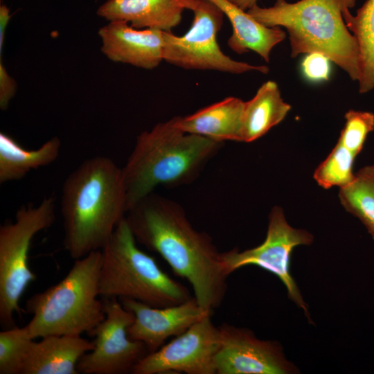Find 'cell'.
<instances>
[{
    "label": "cell",
    "mask_w": 374,
    "mask_h": 374,
    "mask_svg": "<svg viewBox=\"0 0 374 374\" xmlns=\"http://www.w3.org/2000/svg\"><path fill=\"white\" fill-rule=\"evenodd\" d=\"M17 91V83L9 75L1 59L0 62V108L6 110Z\"/></svg>",
    "instance_id": "cell-27"
},
{
    "label": "cell",
    "mask_w": 374,
    "mask_h": 374,
    "mask_svg": "<svg viewBox=\"0 0 374 374\" xmlns=\"http://www.w3.org/2000/svg\"><path fill=\"white\" fill-rule=\"evenodd\" d=\"M214 363L216 374H296L276 341L257 338L251 330L222 323Z\"/></svg>",
    "instance_id": "cell-12"
},
{
    "label": "cell",
    "mask_w": 374,
    "mask_h": 374,
    "mask_svg": "<svg viewBox=\"0 0 374 374\" xmlns=\"http://www.w3.org/2000/svg\"><path fill=\"white\" fill-rule=\"evenodd\" d=\"M101 265V250L92 251L75 260L57 283L26 301V312L33 317L26 326L34 339L89 334L104 320V303L98 298Z\"/></svg>",
    "instance_id": "cell-5"
},
{
    "label": "cell",
    "mask_w": 374,
    "mask_h": 374,
    "mask_svg": "<svg viewBox=\"0 0 374 374\" xmlns=\"http://www.w3.org/2000/svg\"><path fill=\"white\" fill-rule=\"evenodd\" d=\"M183 5L185 6V8L192 10L195 7L199 0H179Z\"/></svg>",
    "instance_id": "cell-30"
},
{
    "label": "cell",
    "mask_w": 374,
    "mask_h": 374,
    "mask_svg": "<svg viewBox=\"0 0 374 374\" xmlns=\"http://www.w3.org/2000/svg\"><path fill=\"white\" fill-rule=\"evenodd\" d=\"M125 218L136 242L159 253L185 278L203 308L213 311L221 305L229 276L222 253L207 233L192 226L180 204L152 193L132 207Z\"/></svg>",
    "instance_id": "cell-1"
},
{
    "label": "cell",
    "mask_w": 374,
    "mask_h": 374,
    "mask_svg": "<svg viewBox=\"0 0 374 374\" xmlns=\"http://www.w3.org/2000/svg\"><path fill=\"white\" fill-rule=\"evenodd\" d=\"M55 220V199L49 197L37 206L21 207L14 222L0 226V323L3 329L15 326L14 316L21 310V296L37 278L28 265L32 240Z\"/></svg>",
    "instance_id": "cell-7"
},
{
    "label": "cell",
    "mask_w": 374,
    "mask_h": 374,
    "mask_svg": "<svg viewBox=\"0 0 374 374\" xmlns=\"http://www.w3.org/2000/svg\"><path fill=\"white\" fill-rule=\"evenodd\" d=\"M126 213L122 168L106 157L84 160L62 188L64 249L74 260L101 250Z\"/></svg>",
    "instance_id": "cell-2"
},
{
    "label": "cell",
    "mask_w": 374,
    "mask_h": 374,
    "mask_svg": "<svg viewBox=\"0 0 374 374\" xmlns=\"http://www.w3.org/2000/svg\"><path fill=\"white\" fill-rule=\"evenodd\" d=\"M118 299L134 316L127 330L129 337L142 341L149 353L161 347L168 338L182 334L213 312L203 308L194 296L182 303L164 308L150 306L130 299Z\"/></svg>",
    "instance_id": "cell-13"
},
{
    "label": "cell",
    "mask_w": 374,
    "mask_h": 374,
    "mask_svg": "<svg viewBox=\"0 0 374 374\" xmlns=\"http://www.w3.org/2000/svg\"><path fill=\"white\" fill-rule=\"evenodd\" d=\"M209 1L215 4L231 22L233 32L228 39L229 48L238 54L253 51L268 62L271 51L284 40L285 33L279 26L262 25L229 0Z\"/></svg>",
    "instance_id": "cell-18"
},
{
    "label": "cell",
    "mask_w": 374,
    "mask_h": 374,
    "mask_svg": "<svg viewBox=\"0 0 374 374\" xmlns=\"http://www.w3.org/2000/svg\"><path fill=\"white\" fill-rule=\"evenodd\" d=\"M136 242L125 217L101 249L100 296L130 299L157 308L178 305L193 297Z\"/></svg>",
    "instance_id": "cell-6"
},
{
    "label": "cell",
    "mask_w": 374,
    "mask_h": 374,
    "mask_svg": "<svg viewBox=\"0 0 374 374\" xmlns=\"http://www.w3.org/2000/svg\"><path fill=\"white\" fill-rule=\"evenodd\" d=\"M10 9L5 5L2 4L0 6V54L2 53L3 48L5 33L6 28L10 19Z\"/></svg>",
    "instance_id": "cell-28"
},
{
    "label": "cell",
    "mask_w": 374,
    "mask_h": 374,
    "mask_svg": "<svg viewBox=\"0 0 374 374\" xmlns=\"http://www.w3.org/2000/svg\"><path fill=\"white\" fill-rule=\"evenodd\" d=\"M345 118L338 142L357 156L362 151L368 134L374 130V114L350 109L346 113Z\"/></svg>",
    "instance_id": "cell-25"
},
{
    "label": "cell",
    "mask_w": 374,
    "mask_h": 374,
    "mask_svg": "<svg viewBox=\"0 0 374 374\" xmlns=\"http://www.w3.org/2000/svg\"><path fill=\"white\" fill-rule=\"evenodd\" d=\"M34 342L26 326L0 332V374H21L28 353Z\"/></svg>",
    "instance_id": "cell-23"
},
{
    "label": "cell",
    "mask_w": 374,
    "mask_h": 374,
    "mask_svg": "<svg viewBox=\"0 0 374 374\" xmlns=\"http://www.w3.org/2000/svg\"><path fill=\"white\" fill-rule=\"evenodd\" d=\"M350 9L343 13L348 30L355 37L360 53V93L374 89V0H366L353 15Z\"/></svg>",
    "instance_id": "cell-21"
},
{
    "label": "cell",
    "mask_w": 374,
    "mask_h": 374,
    "mask_svg": "<svg viewBox=\"0 0 374 374\" xmlns=\"http://www.w3.org/2000/svg\"><path fill=\"white\" fill-rule=\"evenodd\" d=\"M194 19L188 31L181 36L163 32V60L185 69L212 70L239 74L269 71L266 66L251 65L225 55L217 42L224 13L209 0H199L192 9Z\"/></svg>",
    "instance_id": "cell-8"
},
{
    "label": "cell",
    "mask_w": 374,
    "mask_h": 374,
    "mask_svg": "<svg viewBox=\"0 0 374 374\" xmlns=\"http://www.w3.org/2000/svg\"><path fill=\"white\" fill-rule=\"evenodd\" d=\"M94 348L80 335H48L34 341L21 374H77L81 357Z\"/></svg>",
    "instance_id": "cell-15"
},
{
    "label": "cell",
    "mask_w": 374,
    "mask_h": 374,
    "mask_svg": "<svg viewBox=\"0 0 374 374\" xmlns=\"http://www.w3.org/2000/svg\"><path fill=\"white\" fill-rule=\"evenodd\" d=\"M339 197L345 210L360 220L374 240V165L359 170L350 184L340 188Z\"/></svg>",
    "instance_id": "cell-22"
},
{
    "label": "cell",
    "mask_w": 374,
    "mask_h": 374,
    "mask_svg": "<svg viewBox=\"0 0 374 374\" xmlns=\"http://www.w3.org/2000/svg\"><path fill=\"white\" fill-rule=\"evenodd\" d=\"M313 240V235L308 231L291 226L283 209L274 206L269 215L265 240L260 245L242 251L235 248L222 252L223 262L229 275L241 267L255 265L276 276L285 286L289 299L301 308L308 322L313 323L308 305L290 273V260L294 248L310 245Z\"/></svg>",
    "instance_id": "cell-9"
},
{
    "label": "cell",
    "mask_w": 374,
    "mask_h": 374,
    "mask_svg": "<svg viewBox=\"0 0 374 374\" xmlns=\"http://www.w3.org/2000/svg\"><path fill=\"white\" fill-rule=\"evenodd\" d=\"M330 60L324 54L308 53L301 62L303 75L310 80H327L330 75Z\"/></svg>",
    "instance_id": "cell-26"
},
{
    "label": "cell",
    "mask_w": 374,
    "mask_h": 374,
    "mask_svg": "<svg viewBox=\"0 0 374 374\" xmlns=\"http://www.w3.org/2000/svg\"><path fill=\"white\" fill-rule=\"evenodd\" d=\"M356 0H276L268 8L257 4L247 12L267 27L283 26L289 34L291 57L318 52L344 70L355 81L360 77V53L355 37L343 17Z\"/></svg>",
    "instance_id": "cell-4"
},
{
    "label": "cell",
    "mask_w": 374,
    "mask_h": 374,
    "mask_svg": "<svg viewBox=\"0 0 374 374\" xmlns=\"http://www.w3.org/2000/svg\"><path fill=\"white\" fill-rule=\"evenodd\" d=\"M184 9L179 0H106L96 14L108 21H127L139 29L170 32L181 22Z\"/></svg>",
    "instance_id": "cell-16"
},
{
    "label": "cell",
    "mask_w": 374,
    "mask_h": 374,
    "mask_svg": "<svg viewBox=\"0 0 374 374\" xmlns=\"http://www.w3.org/2000/svg\"><path fill=\"white\" fill-rule=\"evenodd\" d=\"M61 148L58 137L46 141L36 150H27L12 137L0 134V183L20 179L32 170L48 166L56 160Z\"/></svg>",
    "instance_id": "cell-20"
},
{
    "label": "cell",
    "mask_w": 374,
    "mask_h": 374,
    "mask_svg": "<svg viewBox=\"0 0 374 374\" xmlns=\"http://www.w3.org/2000/svg\"><path fill=\"white\" fill-rule=\"evenodd\" d=\"M244 103L229 96L186 116H175L182 131L222 142H241Z\"/></svg>",
    "instance_id": "cell-17"
},
{
    "label": "cell",
    "mask_w": 374,
    "mask_h": 374,
    "mask_svg": "<svg viewBox=\"0 0 374 374\" xmlns=\"http://www.w3.org/2000/svg\"><path fill=\"white\" fill-rule=\"evenodd\" d=\"M355 155L341 143H337L327 158L317 168L314 178L322 188L344 187L355 178L353 166Z\"/></svg>",
    "instance_id": "cell-24"
},
{
    "label": "cell",
    "mask_w": 374,
    "mask_h": 374,
    "mask_svg": "<svg viewBox=\"0 0 374 374\" xmlns=\"http://www.w3.org/2000/svg\"><path fill=\"white\" fill-rule=\"evenodd\" d=\"M290 109L283 100L276 82L268 80L263 83L244 103L241 142L250 143L265 135L284 119Z\"/></svg>",
    "instance_id": "cell-19"
},
{
    "label": "cell",
    "mask_w": 374,
    "mask_h": 374,
    "mask_svg": "<svg viewBox=\"0 0 374 374\" xmlns=\"http://www.w3.org/2000/svg\"><path fill=\"white\" fill-rule=\"evenodd\" d=\"M211 314L197 321L182 334L148 353L134 366L133 374L169 372L216 374L214 359L220 346L219 327Z\"/></svg>",
    "instance_id": "cell-11"
},
{
    "label": "cell",
    "mask_w": 374,
    "mask_h": 374,
    "mask_svg": "<svg viewBox=\"0 0 374 374\" xmlns=\"http://www.w3.org/2000/svg\"><path fill=\"white\" fill-rule=\"evenodd\" d=\"M244 10H248L257 4L258 0H229Z\"/></svg>",
    "instance_id": "cell-29"
},
{
    "label": "cell",
    "mask_w": 374,
    "mask_h": 374,
    "mask_svg": "<svg viewBox=\"0 0 374 374\" xmlns=\"http://www.w3.org/2000/svg\"><path fill=\"white\" fill-rule=\"evenodd\" d=\"M105 318L89 335L94 348L80 359L77 369L82 374H125L149 352L140 341L133 340L127 330L134 319L116 297L103 299Z\"/></svg>",
    "instance_id": "cell-10"
},
{
    "label": "cell",
    "mask_w": 374,
    "mask_h": 374,
    "mask_svg": "<svg viewBox=\"0 0 374 374\" xmlns=\"http://www.w3.org/2000/svg\"><path fill=\"white\" fill-rule=\"evenodd\" d=\"M222 145L184 132L174 117L141 132L122 168L127 212L159 186L192 183Z\"/></svg>",
    "instance_id": "cell-3"
},
{
    "label": "cell",
    "mask_w": 374,
    "mask_h": 374,
    "mask_svg": "<svg viewBox=\"0 0 374 374\" xmlns=\"http://www.w3.org/2000/svg\"><path fill=\"white\" fill-rule=\"evenodd\" d=\"M98 33L103 54L113 62L153 69L163 60V31L141 30L127 21L114 20Z\"/></svg>",
    "instance_id": "cell-14"
}]
</instances>
